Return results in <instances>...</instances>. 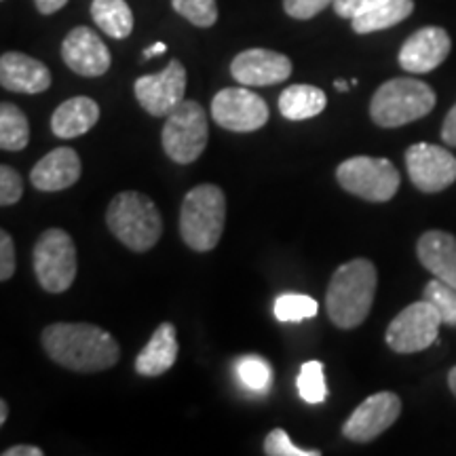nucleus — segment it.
<instances>
[{
  "label": "nucleus",
  "mask_w": 456,
  "mask_h": 456,
  "mask_svg": "<svg viewBox=\"0 0 456 456\" xmlns=\"http://www.w3.org/2000/svg\"><path fill=\"white\" fill-rule=\"evenodd\" d=\"M208 140V112L199 102L184 100L169 117H165L161 142L171 161L180 165L195 163L203 155Z\"/></svg>",
  "instance_id": "0eeeda50"
},
{
  "label": "nucleus",
  "mask_w": 456,
  "mask_h": 456,
  "mask_svg": "<svg viewBox=\"0 0 456 456\" xmlns=\"http://www.w3.org/2000/svg\"><path fill=\"white\" fill-rule=\"evenodd\" d=\"M212 118L222 129L248 134V131H258L269 123V106L245 85L228 87L214 95Z\"/></svg>",
  "instance_id": "9d476101"
},
{
  "label": "nucleus",
  "mask_w": 456,
  "mask_h": 456,
  "mask_svg": "<svg viewBox=\"0 0 456 456\" xmlns=\"http://www.w3.org/2000/svg\"><path fill=\"white\" fill-rule=\"evenodd\" d=\"M171 7L197 28H212L218 21L216 0H171Z\"/></svg>",
  "instance_id": "c85d7f7f"
},
{
  "label": "nucleus",
  "mask_w": 456,
  "mask_h": 456,
  "mask_svg": "<svg viewBox=\"0 0 456 456\" xmlns=\"http://www.w3.org/2000/svg\"><path fill=\"white\" fill-rule=\"evenodd\" d=\"M298 393L306 403H322L328 397L326 374H323V363L313 359V362L302 363L298 374Z\"/></svg>",
  "instance_id": "bb28decb"
},
{
  "label": "nucleus",
  "mask_w": 456,
  "mask_h": 456,
  "mask_svg": "<svg viewBox=\"0 0 456 456\" xmlns=\"http://www.w3.org/2000/svg\"><path fill=\"white\" fill-rule=\"evenodd\" d=\"M420 265L440 281L456 288V237L444 231H429L416 243Z\"/></svg>",
  "instance_id": "6ab92c4d"
},
{
  "label": "nucleus",
  "mask_w": 456,
  "mask_h": 456,
  "mask_svg": "<svg viewBox=\"0 0 456 456\" xmlns=\"http://www.w3.org/2000/svg\"><path fill=\"white\" fill-rule=\"evenodd\" d=\"M406 167L412 184L427 195L446 191L456 182V157L446 148L427 142L408 148Z\"/></svg>",
  "instance_id": "f8f14e48"
},
{
  "label": "nucleus",
  "mask_w": 456,
  "mask_h": 456,
  "mask_svg": "<svg viewBox=\"0 0 456 456\" xmlns=\"http://www.w3.org/2000/svg\"><path fill=\"white\" fill-rule=\"evenodd\" d=\"M51 70L41 60L9 51L0 57V85L3 89L15 91V94H43L51 87Z\"/></svg>",
  "instance_id": "f3484780"
},
{
  "label": "nucleus",
  "mask_w": 456,
  "mask_h": 456,
  "mask_svg": "<svg viewBox=\"0 0 456 456\" xmlns=\"http://www.w3.org/2000/svg\"><path fill=\"white\" fill-rule=\"evenodd\" d=\"M226 222V197L220 186L199 184L188 191L180 209V235L195 252H212Z\"/></svg>",
  "instance_id": "20e7f679"
},
{
  "label": "nucleus",
  "mask_w": 456,
  "mask_h": 456,
  "mask_svg": "<svg viewBox=\"0 0 456 456\" xmlns=\"http://www.w3.org/2000/svg\"><path fill=\"white\" fill-rule=\"evenodd\" d=\"M336 0H283L285 13L294 20H313V17L322 13L323 9L334 7Z\"/></svg>",
  "instance_id": "473e14b6"
},
{
  "label": "nucleus",
  "mask_w": 456,
  "mask_h": 456,
  "mask_svg": "<svg viewBox=\"0 0 456 456\" xmlns=\"http://www.w3.org/2000/svg\"><path fill=\"white\" fill-rule=\"evenodd\" d=\"M450 49H452V41L444 28L425 26L402 45L397 60L406 72L427 74L446 61Z\"/></svg>",
  "instance_id": "dca6fc26"
},
{
  "label": "nucleus",
  "mask_w": 456,
  "mask_h": 456,
  "mask_svg": "<svg viewBox=\"0 0 456 456\" xmlns=\"http://www.w3.org/2000/svg\"><path fill=\"white\" fill-rule=\"evenodd\" d=\"M336 180L349 195L363 201L387 203L399 191V171L389 159L351 157L336 169Z\"/></svg>",
  "instance_id": "6e6552de"
},
{
  "label": "nucleus",
  "mask_w": 456,
  "mask_h": 456,
  "mask_svg": "<svg viewBox=\"0 0 456 456\" xmlns=\"http://www.w3.org/2000/svg\"><path fill=\"white\" fill-rule=\"evenodd\" d=\"M402 414V399L393 391H380L363 399L342 425L346 440L357 444L374 442Z\"/></svg>",
  "instance_id": "ddd939ff"
},
{
  "label": "nucleus",
  "mask_w": 456,
  "mask_h": 456,
  "mask_svg": "<svg viewBox=\"0 0 456 456\" xmlns=\"http://www.w3.org/2000/svg\"><path fill=\"white\" fill-rule=\"evenodd\" d=\"M30 142V123L20 106L4 102L0 106V148L3 151H24Z\"/></svg>",
  "instance_id": "393cba45"
},
{
  "label": "nucleus",
  "mask_w": 456,
  "mask_h": 456,
  "mask_svg": "<svg viewBox=\"0 0 456 456\" xmlns=\"http://www.w3.org/2000/svg\"><path fill=\"white\" fill-rule=\"evenodd\" d=\"M24 195V180L9 165H0V205L9 208Z\"/></svg>",
  "instance_id": "2f4dec72"
},
{
  "label": "nucleus",
  "mask_w": 456,
  "mask_h": 456,
  "mask_svg": "<svg viewBox=\"0 0 456 456\" xmlns=\"http://www.w3.org/2000/svg\"><path fill=\"white\" fill-rule=\"evenodd\" d=\"M140 106L152 117H169L184 102L186 68L171 60L161 72L144 74L134 85Z\"/></svg>",
  "instance_id": "9b49d317"
},
{
  "label": "nucleus",
  "mask_w": 456,
  "mask_h": 456,
  "mask_svg": "<svg viewBox=\"0 0 456 456\" xmlns=\"http://www.w3.org/2000/svg\"><path fill=\"white\" fill-rule=\"evenodd\" d=\"M448 387H450V391H452L454 397H456V366L450 370V374H448Z\"/></svg>",
  "instance_id": "a19ab883"
},
{
  "label": "nucleus",
  "mask_w": 456,
  "mask_h": 456,
  "mask_svg": "<svg viewBox=\"0 0 456 456\" xmlns=\"http://www.w3.org/2000/svg\"><path fill=\"white\" fill-rule=\"evenodd\" d=\"M265 454L269 456H319V450H302L294 446L283 429H273L265 440Z\"/></svg>",
  "instance_id": "7c9ffc66"
},
{
  "label": "nucleus",
  "mask_w": 456,
  "mask_h": 456,
  "mask_svg": "<svg viewBox=\"0 0 456 456\" xmlns=\"http://www.w3.org/2000/svg\"><path fill=\"white\" fill-rule=\"evenodd\" d=\"M3 456H43V450L38 446H13L4 450Z\"/></svg>",
  "instance_id": "4c0bfd02"
},
{
  "label": "nucleus",
  "mask_w": 456,
  "mask_h": 456,
  "mask_svg": "<svg viewBox=\"0 0 456 456\" xmlns=\"http://www.w3.org/2000/svg\"><path fill=\"white\" fill-rule=\"evenodd\" d=\"M334 87L338 89V91H349L351 83H346V81H336V83H334Z\"/></svg>",
  "instance_id": "79ce46f5"
},
{
  "label": "nucleus",
  "mask_w": 456,
  "mask_h": 456,
  "mask_svg": "<svg viewBox=\"0 0 456 456\" xmlns=\"http://www.w3.org/2000/svg\"><path fill=\"white\" fill-rule=\"evenodd\" d=\"M414 11V0H376L372 7L351 20L353 32L372 34L402 24Z\"/></svg>",
  "instance_id": "4be33fe9"
},
{
  "label": "nucleus",
  "mask_w": 456,
  "mask_h": 456,
  "mask_svg": "<svg viewBox=\"0 0 456 456\" xmlns=\"http://www.w3.org/2000/svg\"><path fill=\"white\" fill-rule=\"evenodd\" d=\"M376 0H336L334 11L338 17H345V20H353V17L372 7Z\"/></svg>",
  "instance_id": "f704fd0d"
},
{
  "label": "nucleus",
  "mask_w": 456,
  "mask_h": 456,
  "mask_svg": "<svg viewBox=\"0 0 456 456\" xmlns=\"http://www.w3.org/2000/svg\"><path fill=\"white\" fill-rule=\"evenodd\" d=\"M436 91L419 78H391L380 85L370 102V118L385 129L419 121L436 108Z\"/></svg>",
  "instance_id": "39448f33"
},
{
  "label": "nucleus",
  "mask_w": 456,
  "mask_h": 456,
  "mask_svg": "<svg viewBox=\"0 0 456 456\" xmlns=\"http://www.w3.org/2000/svg\"><path fill=\"white\" fill-rule=\"evenodd\" d=\"M237 374H239V380H241L249 391H256V393L269 391L271 380H273V370L266 359H262L258 355L243 357L241 362L237 363Z\"/></svg>",
  "instance_id": "cd10ccee"
},
{
  "label": "nucleus",
  "mask_w": 456,
  "mask_h": 456,
  "mask_svg": "<svg viewBox=\"0 0 456 456\" xmlns=\"http://www.w3.org/2000/svg\"><path fill=\"white\" fill-rule=\"evenodd\" d=\"M165 51H167V45H165V43H155V45H152V47H148L144 51V60H148V57H152V55L165 53Z\"/></svg>",
  "instance_id": "58836bf2"
},
{
  "label": "nucleus",
  "mask_w": 456,
  "mask_h": 456,
  "mask_svg": "<svg viewBox=\"0 0 456 456\" xmlns=\"http://www.w3.org/2000/svg\"><path fill=\"white\" fill-rule=\"evenodd\" d=\"M106 224L131 252H148L163 235L161 212L148 195L135 191L118 192L106 209Z\"/></svg>",
  "instance_id": "7ed1b4c3"
},
{
  "label": "nucleus",
  "mask_w": 456,
  "mask_h": 456,
  "mask_svg": "<svg viewBox=\"0 0 456 456\" xmlns=\"http://www.w3.org/2000/svg\"><path fill=\"white\" fill-rule=\"evenodd\" d=\"M34 4H37L38 13L43 15H53L57 13L60 9H64L68 4V0H34Z\"/></svg>",
  "instance_id": "e433bc0d"
},
{
  "label": "nucleus",
  "mask_w": 456,
  "mask_h": 456,
  "mask_svg": "<svg viewBox=\"0 0 456 456\" xmlns=\"http://www.w3.org/2000/svg\"><path fill=\"white\" fill-rule=\"evenodd\" d=\"M319 305L306 294H283L275 302V317L281 323H298L317 315Z\"/></svg>",
  "instance_id": "a878e982"
},
{
  "label": "nucleus",
  "mask_w": 456,
  "mask_h": 456,
  "mask_svg": "<svg viewBox=\"0 0 456 456\" xmlns=\"http://www.w3.org/2000/svg\"><path fill=\"white\" fill-rule=\"evenodd\" d=\"M442 323V315L436 305L423 298L397 313V317L387 328L385 340L389 349L403 355L425 351L437 340Z\"/></svg>",
  "instance_id": "1a4fd4ad"
},
{
  "label": "nucleus",
  "mask_w": 456,
  "mask_h": 456,
  "mask_svg": "<svg viewBox=\"0 0 456 456\" xmlns=\"http://www.w3.org/2000/svg\"><path fill=\"white\" fill-rule=\"evenodd\" d=\"M61 60L81 77H102L112 64L106 43L87 26H77L68 32L61 43Z\"/></svg>",
  "instance_id": "2eb2a0df"
},
{
  "label": "nucleus",
  "mask_w": 456,
  "mask_h": 456,
  "mask_svg": "<svg viewBox=\"0 0 456 456\" xmlns=\"http://www.w3.org/2000/svg\"><path fill=\"white\" fill-rule=\"evenodd\" d=\"M81 178V159L70 146H60L45 155L30 171V182L41 192H60Z\"/></svg>",
  "instance_id": "a211bd4d"
},
{
  "label": "nucleus",
  "mask_w": 456,
  "mask_h": 456,
  "mask_svg": "<svg viewBox=\"0 0 456 456\" xmlns=\"http://www.w3.org/2000/svg\"><path fill=\"white\" fill-rule=\"evenodd\" d=\"M423 298L436 305V309L440 311L442 322L446 326L456 328V288L440 281V279H431L427 283Z\"/></svg>",
  "instance_id": "c756f323"
},
{
  "label": "nucleus",
  "mask_w": 456,
  "mask_h": 456,
  "mask_svg": "<svg viewBox=\"0 0 456 456\" xmlns=\"http://www.w3.org/2000/svg\"><path fill=\"white\" fill-rule=\"evenodd\" d=\"M442 140L450 146H456V104L450 108L446 118H444L442 127Z\"/></svg>",
  "instance_id": "c9c22d12"
},
{
  "label": "nucleus",
  "mask_w": 456,
  "mask_h": 456,
  "mask_svg": "<svg viewBox=\"0 0 456 456\" xmlns=\"http://www.w3.org/2000/svg\"><path fill=\"white\" fill-rule=\"evenodd\" d=\"M277 104L279 112L288 121H306L326 110L328 98L323 89L313 87V85H292L281 91Z\"/></svg>",
  "instance_id": "5701e85b"
},
{
  "label": "nucleus",
  "mask_w": 456,
  "mask_h": 456,
  "mask_svg": "<svg viewBox=\"0 0 456 456\" xmlns=\"http://www.w3.org/2000/svg\"><path fill=\"white\" fill-rule=\"evenodd\" d=\"M41 342L51 362L78 374L104 372L121 357L114 336L94 323H51Z\"/></svg>",
  "instance_id": "f257e3e1"
},
{
  "label": "nucleus",
  "mask_w": 456,
  "mask_h": 456,
  "mask_svg": "<svg viewBox=\"0 0 456 456\" xmlns=\"http://www.w3.org/2000/svg\"><path fill=\"white\" fill-rule=\"evenodd\" d=\"M178 338H175L174 323L163 322L155 332H152L151 340L146 342L144 349L140 351L138 359H135V372L146 379H155L171 370V366L178 359Z\"/></svg>",
  "instance_id": "aec40b11"
},
{
  "label": "nucleus",
  "mask_w": 456,
  "mask_h": 456,
  "mask_svg": "<svg viewBox=\"0 0 456 456\" xmlns=\"http://www.w3.org/2000/svg\"><path fill=\"white\" fill-rule=\"evenodd\" d=\"M231 74L245 87H271L289 78L292 61L288 55L271 49H248L232 60Z\"/></svg>",
  "instance_id": "4468645a"
},
{
  "label": "nucleus",
  "mask_w": 456,
  "mask_h": 456,
  "mask_svg": "<svg viewBox=\"0 0 456 456\" xmlns=\"http://www.w3.org/2000/svg\"><path fill=\"white\" fill-rule=\"evenodd\" d=\"M379 273L372 260L355 258L340 265L330 279L326 306L330 322L340 330H355L372 311Z\"/></svg>",
  "instance_id": "f03ea898"
},
{
  "label": "nucleus",
  "mask_w": 456,
  "mask_h": 456,
  "mask_svg": "<svg viewBox=\"0 0 456 456\" xmlns=\"http://www.w3.org/2000/svg\"><path fill=\"white\" fill-rule=\"evenodd\" d=\"M34 273L45 292L64 294L77 279V245L64 228H47L32 252Z\"/></svg>",
  "instance_id": "423d86ee"
},
{
  "label": "nucleus",
  "mask_w": 456,
  "mask_h": 456,
  "mask_svg": "<svg viewBox=\"0 0 456 456\" xmlns=\"http://www.w3.org/2000/svg\"><path fill=\"white\" fill-rule=\"evenodd\" d=\"M15 243L7 231L0 232V281H9L15 273Z\"/></svg>",
  "instance_id": "72a5a7b5"
},
{
  "label": "nucleus",
  "mask_w": 456,
  "mask_h": 456,
  "mask_svg": "<svg viewBox=\"0 0 456 456\" xmlns=\"http://www.w3.org/2000/svg\"><path fill=\"white\" fill-rule=\"evenodd\" d=\"M98 121V102L85 98V95H77V98L66 100L64 104L55 108L53 117H51V131L61 140H74L94 129Z\"/></svg>",
  "instance_id": "412c9836"
},
{
  "label": "nucleus",
  "mask_w": 456,
  "mask_h": 456,
  "mask_svg": "<svg viewBox=\"0 0 456 456\" xmlns=\"http://www.w3.org/2000/svg\"><path fill=\"white\" fill-rule=\"evenodd\" d=\"M91 17L102 32L117 41H123L134 32V13L125 0H94Z\"/></svg>",
  "instance_id": "b1692460"
},
{
  "label": "nucleus",
  "mask_w": 456,
  "mask_h": 456,
  "mask_svg": "<svg viewBox=\"0 0 456 456\" xmlns=\"http://www.w3.org/2000/svg\"><path fill=\"white\" fill-rule=\"evenodd\" d=\"M7 416H9V406H7V402H0V425H4L7 423Z\"/></svg>",
  "instance_id": "ea45409f"
}]
</instances>
